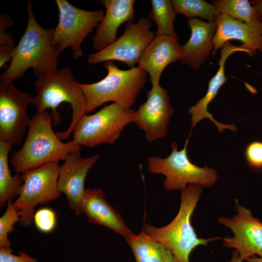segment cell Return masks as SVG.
<instances>
[{"label": "cell", "mask_w": 262, "mask_h": 262, "mask_svg": "<svg viewBox=\"0 0 262 262\" xmlns=\"http://www.w3.org/2000/svg\"><path fill=\"white\" fill-rule=\"evenodd\" d=\"M215 22L217 28L213 39V55L231 39L241 41L249 56H253L258 51L262 53V21L257 19L246 23L220 14Z\"/></svg>", "instance_id": "15"}, {"label": "cell", "mask_w": 262, "mask_h": 262, "mask_svg": "<svg viewBox=\"0 0 262 262\" xmlns=\"http://www.w3.org/2000/svg\"><path fill=\"white\" fill-rule=\"evenodd\" d=\"M202 186L191 184L180 190L179 211L168 225L157 228L146 224L143 230L149 236L164 244L172 252L176 262H189V256L196 246H207L220 237L199 238L192 226L191 218L202 192Z\"/></svg>", "instance_id": "4"}, {"label": "cell", "mask_w": 262, "mask_h": 262, "mask_svg": "<svg viewBox=\"0 0 262 262\" xmlns=\"http://www.w3.org/2000/svg\"><path fill=\"white\" fill-rule=\"evenodd\" d=\"M238 51L245 52L247 55L248 54V51L243 45L235 46L228 41L222 46L220 58L218 61L219 66L218 70L209 81L205 95L188 110V114L191 116L192 129L200 120L207 118L214 123L220 132H222L225 129H229L233 131H236L237 129L234 124L228 125L217 122L213 115L209 113L207 108L216 96L219 89L227 82L224 66L227 58L232 53Z\"/></svg>", "instance_id": "18"}, {"label": "cell", "mask_w": 262, "mask_h": 262, "mask_svg": "<svg viewBox=\"0 0 262 262\" xmlns=\"http://www.w3.org/2000/svg\"><path fill=\"white\" fill-rule=\"evenodd\" d=\"M99 2L104 5L106 12L92 38L93 47L98 51L117 39L119 27L125 22H132L135 13L134 0H100Z\"/></svg>", "instance_id": "17"}, {"label": "cell", "mask_w": 262, "mask_h": 262, "mask_svg": "<svg viewBox=\"0 0 262 262\" xmlns=\"http://www.w3.org/2000/svg\"><path fill=\"white\" fill-rule=\"evenodd\" d=\"M187 139L183 148L179 150L178 144L171 142L172 151L164 158L150 156L147 159L148 170L151 173L165 176L163 186L166 191L181 190L187 184H196L210 187L217 180L215 170L206 166L200 167L193 164L187 153Z\"/></svg>", "instance_id": "6"}, {"label": "cell", "mask_w": 262, "mask_h": 262, "mask_svg": "<svg viewBox=\"0 0 262 262\" xmlns=\"http://www.w3.org/2000/svg\"><path fill=\"white\" fill-rule=\"evenodd\" d=\"M28 20L24 33L16 46L8 68L2 73L0 82H13L32 68L37 77L57 70L60 54L52 45L54 28L45 29L36 20L30 0L28 2Z\"/></svg>", "instance_id": "1"}, {"label": "cell", "mask_w": 262, "mask_h": 262, "mask_svg": "<svg viewBox=\"0 0 262 262\" xmlns=\"http://www.w3.org/2000/svg\"><path fill=\"white\" fill-rule=\"evenodd\" d=\"M16 46L3 45L0 46V67L1 68L5 64L11 61L12 52Z\"/></svg>", "instance_id": "30"}, {"label": "cell", "mask_w": 262, "mask_h": 262, "mask_svg": "<svg viewBox=\"0 0 262 262\" xmlns=\"http://www.w3.org/2000/svg\"><path fill=\"white\" fill-rule=\"evenodd\" d=\"M239 253L236 250L234 251L232 254L231 260L229 262H242Z\"/></svg>", "instance_id": "32"}, {"label": "cell", "mask_w": 262, "mask_h": 262, "mask_svg": "<svg viewBox=\"0 0 262 262\" xmlns=\"http://www.w3.org/2000/svg\"><path fill=\"white\" fill-rule=\"evenodd\" d=\"M130 246L136 262H176L170 250L143 229L125 239Z\"/></svg>", "instance_id": "21"}, {"label": "cell", "mask_w": 262, "mask_h": 262, "mask_svg": "<svg viewBox=\"0 0 262 262\" xmlns=\"http://www.w3.org/2000/svg\"><path fill=\"white\" fill-rule=\"evenodd\" d=\"M188 24L191 35L182 46L183 55L179 61L183 65L198 69L213 50V39L217 25L215 21L205 22L197 18L188 19Z\"/></svg>", "instance_id": "20"}, {"label": "cell", "mask_w": 262, "mask_h": 262, "mask_svg": "<svg viewBox=\"0 0 262 262\" xmlns=\"http://www.w3.org/2000/svg\"><path fill=\"white\" fill-rule=\"evenodd\" d=\"M59 167V162H53L21 173L23 184L17 198L12 202L18 211L21 225L28 227L32 225L36 205L61 196L58 188Z\"/></svg>", "instance_id": "8"}, {"label": "cell", "mask_w": 262, "mask_h": 262, "mask_svg": "<svg viewBox=\"0 0 262 262\" xmlns=\"http://www.w3.org/2000/svg\"><path fill=\"white\" fill-rule=\"evenodd\" d=\"M250 2L255 9L257 18L262 21V0H254Z\"/></svg>", "instance_id": "31"}, {"label": "cell", "mask_w": 262, "mask_h": 262, "mask_svg": "<svg viewBox=\"0 0 262 262\" xmlns=\"http://www.w3.org/2000/svg\"><path fill=\"white\" fill-rule=\"evenodd\" d=\"M212 4L220 14L244 22L248 23L258 19L254 7L247 0H215Z\"/></svg>", "instance_id": "25"}, {"label": "cell", "mask_w": 262, "mask_h": 262, "mask_svg": "<svg viewBox=\"0 0 262 262\" xmlns=\"http://www.w3.org/2000/svg\"><path fill=\"white\" fill-rule=\"evenodd\" d=\"M53 118L47 111L36 113L31 118L28 134L21 149L13 154L10 163L14 170L22 173L53 162L65 161L82 146L73 140L64 143L52 128Z\"/></svg>", "instance_id": "2"}, {"label": "cell", "mask_w": 262, "mask_h": 262, "mask_svg": "<svg viewBox=\"0 0 262 262\" xmlns=\"http://www.w3.org/2000/svg\"><path fill=\"white\" fill-rule=\"evenodd\" d=\"M147 96L146 101L134 111L132 122L145 132L146 139L151 142L165 136L174 109L167 90L160 85L152 86Z\"/></svg>", "instance_id": "13"}, {"label": "cell", "mask_w": 262, "mask_h": 262, "mask_svg": "<svg viewBox=\"0 0 262 262\" xmlns=\"http://www.w3.org/2000/svg\"><path fill=\"white\" fill-rule=\"evenodd\" d=\"M59 22L54 28L52 45L61 54L67 47L72 48L73 57L82 56V42L97 27L105 13L103 10L87 11L77 8L66 0H56Z\"/></svg>", "instance_id": "9"}, {"label": "cell", "mask_w": 262, "mask_h": 262, "mask_svg": "<svg viewBox=\"0 0 262 262\" xmlns=\"http://www.w3.org/2000/svg\"><path fill=\"white\" fill-rule=\"evenodd\" d=\"M247 262H262V257L254 256L247 259Z\"/></svg>", "instance_id": "33"}, {"label": "cell", "mask_w": 262, "mask_h": 262, "mask_svg": "<svg viewBox=\"0 0 262 262\" xmlns=\"http://www.w3.org/2000/svg\"><path fill=\"white\" fill-rule=\"evenodd\" d=\"M245 157L251 167L262 168V142L254 141L249 143L246 147Z\"/></svg>", "instance_id": "28"}, {"label": "cell", "mask_w": 262, "mask_h": 262, "mask_svg": "<svg viewBox=\"0 0 262 262\" xmlns=\"http://www.w3.org/2000/svg\"><path fill=\"white\" fill-rule=\"evenodd\" d=\"M81 150L71 152L59 167L58 188L64 193L69 209L75 215L81 213V205L85 189L84 181L89 170L100 157L95 155L82 157Z\"/></svg>", "instance_id": "14"}, {"label": "cell", "mask_w": 262, "mask_h": 262, "mask_svg": "<svg viewBox=\"0 0 262 262\" xmlns=\"http://www.w3.org/2000/svg\"><path fill=\"white\" fill-rule=\"evenodd\" d=\"M33 97L13 82H0V140L19 144L31 118L27 109Z\"/></svg>", "instance_id": "11"}, {"label": "cell", "mask_w": 262, "mask_h": 262, "mask_svg": "<svg viewBox=\"0 0 262 262\" xmlns=\"http://www.w3.org/2000/svg\"><path fill=\"white\" fill-rule=\"evenodd\" d=\"M134 111L113 102L96 113L84 115L73 130V141L81 146L92 147L113 144L124 128L132 123Z\"/></svg>", "instance_id": "7"}, {"label": "cell", "mask_w": 262, "mask_h": 262, "mask_svg": "<svg viewBox=\"0 0 262 262\" xmlns=\"http://www.w3.org/2000/svg\"><path fill=\"white\" fill-rule=\"evenodd\" d=\"M234 205L237 214L231 218H218L219 223L229 228L234 234L233 237L223 239L224 246L235 248L242 261L257 256L262 257V222L238 200Z\"/></svg>", "instance_id": "12"}, {"label": "cell", "mask_w": 262, "mask_h": 262, "mask_svg": "<svg viewBox=\"0 0 262 262\" xmlns=\"http://www.w3.org/2000/svg\"><path fill=\"white\" fill-rule=\"evenodd\" d=\"M182 55V46L177 38L155 36L142 55L138 67L149 74L152 86H157L165 68L180 60Z\"/></svg>", "instance_id": "16"}, {"label": "cell", "mask_w": 262, "mask_h": 262, "mask_svg": "<svg viewBox=\"0 0 262 262\" xmlns=\"http://www.w3.org/2000/svg\"><path fill=\"white\" fill-rule=\"evenodd\" d=\"M152 10L148 14L149 19L157 25L155 36L167 35L178 38L174 31V21L176 13L172 1L169 0H151Z\"/></svg>", "instance_id": "23"}, {"label": "cell", "mask_w": 262, "mask_h": 262, "mask_svg": "<svg viewBox=\"0 0 262 262\" xmlns=\"http://www.w3.org/2000/svg\"><path fill=\"white\" fill-rule=\"evenodd\" d=\"M33 222L39 231L43 233H49L53 230L56 226V215L53 210L43 208L35 212Z\"/></svg>", "instance_id": "27"}, {"label": "cell", "mask_w": 262, "mask_h": 262, "mask_svg": "<svg viewBox=\"0 0 262 262\" xmlns=\"http://www.w3.org/2000/svg\"><path fill=\"white\" fill-rule=\"evenodd\" d=\"M104 66L107 74L100 81L90 84L78 82L86 98V114L109 101L131 108L146 84L147 73L138 66L122 70L113 61L106 62Z\"/></svg>", "instance_id": "5"}, {"label": "cell", "mask_w": 262, "mask_h": 262, "mask_svg": "<svg viewBox=\"0 0 262 262\" xmlns=\"http://www.w3.org/2000/svg\"><path fill=\"white\" fill-rule=\"evenodd\" d=\"M152 22L148 17H141L137 22H128L123 34L104 49L91 54L90 64L117 61L130 68L139 63L144 52L155 37L151 30Z\"/></svg>", "instance_id": "10"}, {"label": "cell", "mask_w": 262, "mask_h": 262, "mask_svg": "<svg viewBox=\"0 0 262 262\" xmlns=\"http://www.w3.org/2000/svg\"><path fill=\"white\" fill-rule=\"evenodd\" d=\"M10 248H0V262H38L37 260L20 251L18 255L12 254Z\"/></svg>", "instance_id": "29"}, {"label": "cell", "mask_w": 262, "mask_h": 262, "mask_svg": "<svg viewBox=\"0 0 262 262\" xmlns=\"http://www.w3.org/2000/svg\"><path fill=\"white\" fill-rule=\"evenodd\" d=\"M81 211L89 222L108 228L127 238L133 233L122 216L105 199L100 189H86L81 205Z\"/></svg>", "instance_id": "19"}, {"label": "cell", "mask_w": 262, "mask_h": 262, "mask_svg": "<svg viewBox=\"0 0 262 262\" xmlns=\"http://www.w3.org/2000/svg\"><path fill=\"white\" fill-rule=\"evenodd\" d=\"M19 220L18 210L9 201L5 213L0 218V248L10 247L11 243L8 234L13 231L14 225Z\"/></svg>", "instance_id": "26"}, {"label": "cell", "mask_w": 262, "mask_h": 262, "mask_svg": "<svg viewBox=\"0 0 262 262\" xmlns=\"http://www.w3.org/2000/svg\"><path fill=\"white\" fill-rule=\"evenodd\" d=\"M13 144L0 140V206L18 196L23 181L21 175L16 173L12 176L8 165V154Z\"/></svg>", "instance_id": "22"}, {"label": "cell", "mask_w": 262, "mask_h": 262, "mask_svg": "<svg viewBox=\"0 0 262 262\" xmlns=\"http://www.w3.org/2000/svg\"><path fill=\"white\" fill-rule=\"evenodd\" d=\"M229 262L228 261V262Z\"/></svg>", "instance_id": "34"}, {"label": "cell", "mask_w": 262, "mask_h": 262, "mask_svg": "<svg viewBox=\"0 0 262 262\" xmlns=\"http://www.w3.org/2000/svg\"><path fill=\"white\" fill-rule=\"evenodd\" d=\"M37 78L35 82L36 93L31 99V103L34 105L37 112L51 109L53 126L61 122L60 116L57 112L59 105L67 102L71 107L72 119L69 127L65 131L56 133L60 140L66 139L73 131L78 121L86 114L87 103L83 91L68 67L49 72Z\"/></svg>", "instance_id": "3"}, {"label": "cell", "mask_w": 262, "mask_h": 262, "mask_svg": "<svg viewBox=\"0 0 262 262\" xmlns=\"http://www.w3.org/2000/svg\"><path fill=\"white\" fill-rule=\"evenodd\" d=\"M176 14L184 15L188 19L199 17L209 22L216 21L220 15L215 6L203 0H171Z\"/></svg>", "instance_id": "24"}]
</instances>
